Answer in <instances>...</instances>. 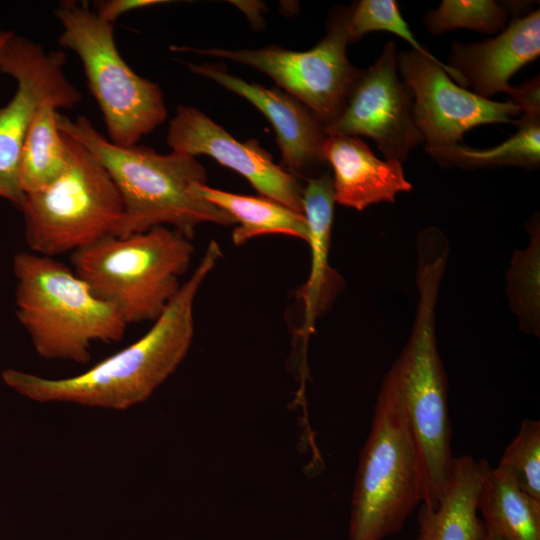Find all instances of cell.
Masks as SVG:
<instances>
[{"instance_id": "1", "label": "cell", "mask_w": 540, "mask_h": 540, "mask_svg": "<svg viewBox=\"0 0 540 540\" xmlns=\"http://www.w3.org/2000/svg\"><path fill=\"white\" fill-rule=\"evenodd\" d=\"M221 257L219 244L210 241L191 276L151 328L134 343L83 373L51 379L10 368L2 372L3 382L39 403L126 410L145 402L187 355L194 336L195 297Z\"/></svg>"}, {"instance_id": "2", "label": "cell", "mask_w": 540, "mask_h": 540, "mask_svg": "<svg viewBox=\"0 0 540 540\" xmlns=\"http://www.w3.org/2000/svg\"><path fill=\"white\" fill-rule=\"evenodd\" d=\"M449 248L438 227H428L418 235L414 323L405 346L383 378L400 400L417 445L423 471L422 504L429 507H435L442 497L455 461L448 381L436 339V306Z\"/></svg>"}, {"instance_id": "3", "label": "cell", "mask_w": 540, "mask_h": 540, "mask_svg": "<svg viewBox=\"0 0 540 540\" xmlns=\"http://www.w3.org/2000/svg\"><path fill=\"white\" fill-rule=\"evenodd\" d=\"M56 120L63 134L97 157L114 182L123 204L115 236L166 226L191 240L202 223L235 224L228 213L193 190L194 184L207 182V172L195 157L116 145L84 116L72 120L57 113Z\"/></svg>"}, {"instance_id": "4", "label": "cell", "mask_w": 540, "mask_h": 540, "mask_svg": "<svg viewBox=\"0 0 540 540\" xmlns=\"http://www.w3.org/2000/svg\"><path fill=\"white\" fill-rule=\"evenodd\" d=\"M13 271L16 315L41 358L85 364L94 342L125 335L127 324L117 310L53 257L20 252Z\"/></svg>"}, {"instance_id": "5", "label": "cell", "mask_w": 540, "mask_h": 540, "mask_svg": "<svg viewBox=\"0 0 540 540\" xmlns=\"http://www.w3.org/2000/svg\"><path fill=\"white\" fill-rule=\"evenodd\" d=\"M190 239L166 226L106 236L71 253L74 272L128 325L154 322L177 294L189 267Z\"/></svg>"}, {"instance_id": "6", "label": "cell", "mask_w": 540, "mask_h": 540, "mask_svg": "<svg viewBox=\"0 0 540 540\" xmlns=\"http://www.w3.org/2000/svg\"><path fill=\"white\" fill-rule=\"evenodd\" d=\"M422 501L419 451L400 400L383 380L359 456L349 540H383L399 532Z\"/></svg>"}, {"instance_id": "7", "label": "cell", "mask_w": 540, "mask_h": 540, "mask_svg": "<svg viewBox=\"0 0 540 540\" xmlns=\"http://www.w3.org/2000/svg\"><path fill=\"white\" fill-rule=\"evenodd\" d=\"M55 16L62 26L59 45L80 59L107 138L122 147L136 145L167 117L159 85L132 70L117 49L113 24L102 20L87 2L62 1Z\"/></svg>"}, {"instance_id": "8", "label": "cell", "mask_w": 540, "mask_h": 540, "mask_svg": "<svg viewBox=\"0 0 540 540\" xmlns=\"http://www.w3.org/2000/svg\"><path fill=\"white\" fill-rule=\"evenodd\" d=\"M66 138V170L47 187L25 194L19 209L31 252L49 257L114 235L123 215L120 194L102 163L82 144Z\"/></svg>"}, {"instance_id": "9", "label": "cell", "mask_w": 540, "mask_h": 540, "mask_svg": "<svg viewBox=\"0 0 540 540\" xmlns=\"http://www.w3.org/2000/svg\"><path fill=\"white\" fill-rule=\"evenodd\" d=\"M349 10L331 12L326 35L310 50L290 51L276 45L261 49L227 50L172 46L251 66L271 77L329 127L343 111L361 70L346 56L351 38L347 30Z\"/></svg>"}, {"instance_id": "10", "label": "cell", "mask_w": 540, "mask_h": 540, "mask_svg": "<svg viewBox=\"0 0 540 540\" xmlns=\"http://www.w3.org/2000/svg\"><path fill=\"white\" fill-rule=\"evenodd\" d=\"M65 60L62 52L47 51L14 33L0 53V72L17 83L14 96L0 108V198L18 209L25 196L18 181L19 162L35 112L45 103L71 109L82 99L65 74Z\"/></svg>"}, {"instance_id": "11", "label": "cell", "mask_w": 540, "mask_h": 540, "mask_svg": "<svg viewBox=\"0 0 540 540\" xmlns=\"http://www.w3.org/2000/svg\"><path fill=\"white\" fill-rule=\"evenodd\" d=\"M397 68L412 93L415 125L429 153L460 144L476 126L511 123L521 114L510 100L492 101L454 83L442 66L413 49L397 53Z\"/></svg>"}, {"instance_id": "12", "label": "cell", "mask_w": 540, "mask_h": 540, "mask_svg": "<svg viewBox=\"0 0 540 540\" xmlns=\"http://www.w3.org/2000/svg\"><path fill=\"white\" fill-rule=\"evenodd\" d=\"M326 131L368 137L385 159L400 163L422 142L412 93L397 74L395 42L388 41L374 64L361 70L343 111Z\"/></svg>"}, {"instance_id": "13", "label": "cell", "mask_w": 540, "mask_h": 540, "mask_svg": "<svg viewBox=\"0 0 540 540\" xmlns=\"http://www.w3.org/2000/svg\"><path fill=\"white\" fill-rule=\"evenodd\" d=\"M166 140L174 152L208 155L241 174L260 196L303 213L298 180L275 164L255 139L239 142L200 110L182 105L170 120Z\"/></svg>"}, {"instance_id": "14", "label": "cell", "mask_w": 540, "mask_h": 540, "mask_svg": "<svg viewBox=\"0 0 540 540\" xmlns=\"http://www.w3.org/2000/svg\"><path fill=\"white\" fill-rule=\"evenodd\" d=\"M185 64L193 73L212 79L245 98L265 115L275 130L282 164L288 170L301 172L326 162L323 146L328 133L325 125L292 95L228 74L222 64Z\"/></svg>"}, {"instance_id": "15", "label": "cell", "mask_w": 540, "mask_h": 540, "mask_svg": "<svg viewBox=\"0 0 540 540\" xmlns=\"http://www.w3.org/2000/svg\"><path fill=\"white\" fill-rule=\"evenodd\" d=\"M540 54V12L514 18L499 34L479 43L453 42L448 66L489 99L511 89L510 78Z\"/></svg>"}, {"instance_id": "16", "label": "cell", "mask_w": 540, "mask_h": 540, "mask_svg": "<svg viewBox=\"0 0 540 540\" xmlns=\"http://www.w3.org/2000/svg\"><path fill=\"white\" fill-rule=\"evenodd\" d=\"M325 161L333 169L335 203L363 210L376 203H394L412 185L402 163L381 160L359 137L328 133L323 146Z\"/></svg>"}, {"instance_id": "17", "label": "cell", "mask_w": 540, "mask_h": 540, "mask_svg": "<svg viewBox=\"0 0 540 540\" xmlns=\"http://www.w3.org/2000/svg\"><path fill=\"white\" fill-rule=\"evenodd\" d=\"M489 467L470 455L455 457L451 480L437 505L421 503L416 540H484L478 496Z\"/></svg>"}, {"instance_id": "18", "label": "cell", "mask_w": 540, "mask_h": 540, "mask_svg": "<svg viewBox=\"0 0 540 540\" xmlns=\"http://www.w3.org/2000/svg\"><path fill=\"white\" fill-rule=\"evenodd\" d=\"M302 204L308 226L311 268L298 296L304 305V328L309 332L317 316L332 301L341 281L328 262L335 204L332 177L323 174L310 178L302 189Z\"/></svg>"}, {"instance_id": "19", "label": "cell", "mask_w": 540, "mask_h": 540, "mask_svg": "<svg viewBox=\"0 0 540 540\" xmlns=\"http://www.w3.org/2000/svg\"><path fill=\"white\" fill-rule=\"evenodd\" d=\"M193 190L201 198L228 213L238 226L232 240L240 246L265 234H284L307 241L305 215L264 196L242 195L196 183Z\"/></svg>"}, {"instance_id": "20", "label": "cell", "mask_w": 540, "mask_h": 540, "mask_svg": "<svg viewBox=\"0 0 540 540\" xmlns=\"http://www.w3.org/2000/svg\"><path fill=\"white\" fill-rule=\"evenodd\" d=\"M478 512L485 531L502 540H540V501L498 467H489L484 475Z\"/></svg>"}, {"instance_id": "21", "label": "cell", "mask_w": 540, "mask_h": 540, "mask_svg": "<svg viewBox=\"0 0 540 540\" xmlns=\"http://www.w3.org/2000/svg\"><path fill=\"white\" fill-rule=\"evenodd\" d=\"M58 108L42 104L31 121L21 152L18 181L22 192H37L59 178L69 163L66 136L59 130Z\"/></svg>"}, {"instance_id": "22", "label": "cell", "mask_w": 540, "mask_h": 540, "mask_svg": "<svg viewBox=\"0 0 540 540\" xmlns=\"http://www.w3.org/2000/svg\"><path fill=\"white\" fill-rule=\"evenodd\" d=\"M512 124L517 132L508 140L488 149L461 144L431 152L439 163L461 167L521 166L535 168L540 163V108L524 109Z\"/></svg>"}, {"instance_id": "23", "label": "cell", "mask_w": 540, "mask_h": 540, "mask_svg": "<svg viewBox=\"0 0 540 540\" xmlns=\"http://www.w3.org/2000/svg\"><path fill=\"white\" fill-rule=\"evenodd\" d=\"M530 240L516 250L506 272V296L511 311L518 319L519 330L540 335V226L538 214L527 226Z\"/></svg>"}, {"instance_id": "24", "label": "cell", "mask_w": 540, "mask_h": 540, "mask_svg": "<svg viewBox=\"0 0 540 540\" xmlns=\"http://www.w3.org/2000/svg\"><path fill=\"white\" fill-rule=\"evenodd\" d=\"M509 5L493 0H443L425 14L424 23L433 35L459 28L495 34L510 22Z\"/></svg>"}, {"instance_id": "25", "label": "cell", "mask_w": 540, "mask_h": 540, "mask_svg": "<svg viewBox=\"0 0 540 540\" xmlns=\"http://www.w3.org/2000/svg\"><path fill=\"white\" fill-rule=\"evenodd\" d=\"M347 30L351 41L356 40L372 31L393 33L408 43L412 49L442 66L448 76L465 88L461 76L451 69L448 64L440 61L415 38L408 24L402 17L394 0H361L348 9Z\"/></svg>"}, {"instance_id": "26", "label": "cell", "mask_w": 540, "mask_h": 540, "mask_svg": "<svg viewBox=\"0 0 540 540\" xmlns=\"http://www.w3.org/2000/svg\"><path fill=\"white\" fill-rule=\"evenodd\" d=\"M498 468L525 493L540 501V421L523 419Z\"/></svg>"}, {"instance_id": "27", "label": "cell", "mask_w": 540, "mask_h": 540, "mask_svg": "<svg viewBox=\"0 0 540 540\" xmlns=\"http://www.w3.org/2000/svg\"><path fill=\"white\" fill-rule=\"evenodd\" d=\"M165 0H104L94 2V11L104 21L113 24L121 15L146 7L165 4Z\"/></svg>"}, {"instance_id": "28", "label": "cell", "mask_w": 540, "mask_h": 540, "mask_svg": "<svg viewBox=\"0 0 540 540\" xmlns=\"http://www.w3.org/2000/svg\"><path fill=\"white\" fill-rule=\"evenodd\" d=\"M13 32L0 29V53Z\"/></svg>"}, {"instance_id": "29", "label": "cell", "mask_w": 540, "mask_h": 540, "mask_svg": "<svg viewBox=\"0 0 540 540\" xmlns=\"http://www.w3.org/2000/svg\"><path fill=\"white\" fill-rule=\"evenodd\" d=\"M484 540H502V539L499 538L497 535L486 531V535H485Z\"/></svg>"}]
</instances>
